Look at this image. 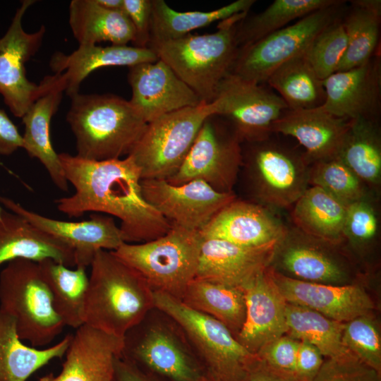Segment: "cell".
<instances>
[{"instance_id":"1","label":"cell","mask_w":381,"mask_h":381,"mask_svg":"<svg viewBox=\"0 0 381 381\" xmlns=\"http://www.w3.org/2000/svg\"><path fill=\"white\" fill-rule=\"evenodd\" d=\"M59 157L67 181L75 188L72 195L54 200L62 213L69 217L85 212L116 217L124 242L128 243L152 241L171 229V224L144 198L141 172L131 156L95 161L62 152Z\"/></svg>"},{"instance_id":"2","label":"cell","mask_w":381,"mask_h":381,"mask_svg":"<svg viewBox=\"0 0 381 381\" xmlns=\"http://www.w3.org/2000/svg\"><path fill=\"white\" fill-rule=\"evenodd\" d=\"M85 324L124 337L155 308L145 279L111 250H100L91 265Z\"/></svg>"},{"instance_id":"3","label":"cell","mask_w":381,"mask_h":381,"mask_svg":"<svg viewBox=\"0 0 381 381\" xmlns=\"http://www.w3.org/2000/svg\"><path fill=\"white\" fill-rule=\"evenodd\" d=\"M70 98L66 121L80 157L103 161L128 155L147 126L129 100L119 96L78 92Z\"/></svg>"},{"instance_id":"4","label":"cell","mask_w":381,"mask_h":381,"mask_svg":"<svg viewBox=\"0 0 381 381\" xmlns=\"http://www.w3.org/2000/svg\"><path fill=\"white\" fill-rule=\"evenodd\" d=\"M248 13L236 14L219 22L213 33L189 34L176 40L150 44L148 48L202 102L210 103L220 83L231 71L238 52L236 25Z\"/></svg>"},{"instance_id":"5","label":"cell","mask_w":381,"mask_h":381,"mask_svg":"<svg viewBox=\"0 0 381 381\" xmlns=\"http://www.w3.org/2000/svg\"><path fill=\"white\" fill-rule=\"evenodd\" d=\"M0 309L15 319L20 339L35 348L51 344L65 327L33 260H12L0 272Z\"/></svg>"},{"instance_id":"6","label":"cell","mask_w":381,"mask_h":381,"mask_svg":"<svg viewBox=\"0 0 381 381\" xmlns=\"http://www.w3.org/2000/svg\"><path fill=\"white\" fill-rule=\"evenodd\" d=\"M153 297L155 308L180 327L206 365L208 375L217 381H246L259 358L240 344L224 325L166 293L153 291Z\"/></svg>"},{"instance_id":"7","label":"cell","mask_w":381,"mask_h":381,"mask_svg":"<svg viewBox=\"0 0 381 381\" xmlns=\"http://www.w3.org/2000/svg\"><path fill=\"white\" fill-rule=\"evenodd\" d=\"M201 242L199 231L171 225L162 236L144 243H123L113 253L135 269L152 291L181 300L196 277Z\"/></svg>"},{"instance_id":"8","label":"cell","mask_w":381,"mask_h":381,"mask_svg":"<svg viewBox=\"0 0 381 381\" xmlns=\"http://www.w3.org/2000/svg\"><path fill=\"white\" fill-rule=\"evenodd\" d=\"M214 115L211 103L179 109L148 123L128 155L142 179H167L179 169L205 121Z\"/></svg>"},{"instance_id":"9","label":"cell","mask_w":381,"mask_h":381,"mask_svg":"<svg viewBox=\"0 0 381 381\" xmlns=\"http://www.w3.org/2000/svg\"><path fill=\"white\" fill-rule=\"evenodd\" d=\"M346 6L345 1L337 0L292 25L238 48L231 73L246 80L265 84L277 68L306 53L315 37L343 13Z\"/></svg>"},{"instance_id":"10","label":"cell","mask_w":381,"mask_h":381,"mask_svg":"<svg viewBox=\"0 0 381 381\" xmlns=\"http://www.w3.org/2000/svg\"><path fill=\"white\" fill-rule=\"evenodd\" d=\"M35 2L21 1L9 28L0 38V95L11 112L18 118L23 117L57 77L56 73L47 75L39 84L27 77L25 64L37 54L46 32L43 25L34 32L23 29V18Z\"/></svg>"},{"instance_id":"11","label":"cell","mask_w":381,"mask_h":381,"mask_svg":"<svg viewBox=\"0 0 381 381\" xmlns=\"http://www.w3.org/2000/svg\"><path fill=\"white\" fill-rule=\"evenodd\" d=\"M272 135L248 143L252 145L248 164L258 198L267 205L286 208L309 187L311 163L304 152L273 139Z\"/></svg>"},{"instance_id":"12","label":"cell","mask_w":381,"mask_h":381,"mask_svg":"<svg viewBox=\"0 0 381 381\" xmlns=\"http://www.w3.org/2000/svg\"><path fill=\"white\" fill-rule=\"evenodd\" d=\"M210 103L214 115L229 121L241 143L270 138L273 123L289 109L269 86L231 73L222 81Z\"/></svg>"},{"instance_id":"13","label":"cell","mask_w":381,"mask_h":381,"mask_svg":"<svg viewBox=\"0 0 381 381\" xmlns=\"http://www.w3.org/2000/svg\"><path fill=\"white\" fill-rule=\"evenodd\" d=\"M241 143L234 129L224 131L215 121V115H211L179 169L166 180L174 185L202 181L217 191L232 192L243 163Z\"/></svg>"},{"instance_id":"14","label":"cell","mask_w":381,"mask_h":381,"mask_svg":"<svg viewBox=\"0 0 381 381\" xmlns=\"http://www.w3.org/2000/svg\"><path fill=\"white\" fill-rule=\"evenodd\" d=\"M141 188L145 200L171 225L197 231L236 199L233 191L219 192L198 180L174 185L166 179H142Z\"/></svg>"},{"instance_id":"15","label":"cell","mask_w":381,"mask_h":381,"mask_svg":"<svg viewBox=\"0 0 381 381\" xmlns=\"http://www.w3.org/2000/svg\"><path fill=\"white\" fill-rule=\"evenodd\" d=\"M0 204L71 248L75 267L87 268L99 250L114 251L125 243L119 226L111 216L92 213L87 220L67 222L30 210L8 197L0 195Z\"/></svg>"},{"instance_id":"16","label":"cell","mask_w":381,"mask_h":381,"mask_svg":"<svg viewBox=\"0 0 381 381\" xmlns=\"http://www.w3.org/2000/svg\"><path fill=\"white\" fill-rule=\"evenodd\" d=\"M122 356L171 381H197L202 375L184 343L168 325L155 323L124 337Z\"/></svg>"},{"instance_id":"17","label":"cell","mask_w":381,"mask_h":381,"mask_svg":"<svg viewBox=\"0 0 381 381\" xmlns=\"http://www.w3.org/2000/svg\"><path fill=\"white\" fill-rule=\"evenodd\" d=\"M131 105L146 123L202 102L163 61L128 67Z\"/></svg>"},{"instance_id":"18","label":"cell","mask_w":381,"mask_h":381,"mask_svg":"<svg viewBox=\"0 0 381 381\" xmlns=\"http://www.w3.org/2000/svg\"><path fill=\"white\" fill-rule=\"evenodd\" d=\"M325 101L321 107L340 118L379 121L381 111V55L366 63L337 71L322 80Z\"/></svg>"},{"instance_id":"19","label":"cell","mask_w":381,"mask_h":381,"mask_svg":"<svg viewBox=\"0 0 381 381\" xmlns=\"http://www.w3.org/2000/svg\"><path fill=\"white\" fill-rule=\"evenodd\" d=\"M336 244L308 236L295 226L279 242L272 262L299 280L343 285L349 271L332 248Z\"/></svg>"},{"instance_id":"20","label":"cell","mask_w":381,"mask_h":381,"mask_svg":"<svg viewBox=\"0 0 381 381\" xmlns=\"http://www.w3.org/2000/svg\"><path fill=\"white\" fill-rule=\"evenodd\" d=\"M124 345V337L84 324L72 334L60 373L38 381H113L115 361Z\"/></svg>"},{"instance_id":"21","label":"cell","mask_w":381,"mask_h":381,"mask_svg":"<svg viewBox=\"0 0 381 381\" xmlns=\"http://www.w3.org/2000/svg\"><path fill=\"white\" fill-rule=\"evenodd\" d=\"M278 243L248 248L202 238L195 278L243 290L272 265Z\"/></svg>"},{"instance_id":"22","label":"cell","mask_w":381,"mask_h":381,"mask_svg":"<svg viewBox=\"0 0 381 381\" xmlns=\"http://www.w3.org/2000/svg\"><path fill=\"white\" fill-rule=\"evenodd\" d=\"M246 315L236 337L248 351L258 355L287 332V302L276 284L270 267L243 289Z\"/></svg>"},{"instance_id":"23","label":"cell","mask_w":381,"mask_h":381,"mask_svg":"<svg viewBox=\"0 0 381 381\" xmlns=\"http://www.w3.org/2000/svg\"><path fill=\"white\" fill-rule=\"evenodd\" d=\"M272 276L288 303L301 306L332 320L346 322L368 315L374 303L367 292L359 285L305 282L274 270Z\"/></svg>"},{"instance_id":"24","label":"cell","mask_w":381,"mask_h":381,"mask_svg":"<svg viewBox=\"0 0 381 381\" xmlns=\"http://www.w3.org/2000/svg\"><path fill=\"white\" fill-rule=\"evenodd\" d=\"M288 227L261 205L235 199L200 231L202 239H220L248 248L279 242Z\"/></svg>"},{"instance_id":"25","label":"cell","mask_w":381,"mask_h":381,"mask_svg":"<svg viewBox=\"0 0 381 381\" xmlns=\"http://www.w3.org/2000/svg\"><path fill=\"white\" fill-rule=\"evenodd\" d=\"M352 120L337 117L321 107L286 109L273 123V134L295 138L310 162L337 157Z\"/></svg>"},{"instance_id":"26","label":"cell","mask_w":381,"mask_h":381,"mask_svg":"<svg viewBox=\"0 0 381 381\" xmlns=\"http://www.w3.org/2000/svg\"><path fill=\"white\" fill-rule=\"evenodd\" d=\"M56 74L57 77L54 83L35 101L22 117L24 124L22 148L30 157L41 162L59 190L68 192V182L50 136L51 121L58 110L66 89L63 74Z\"/></svg>"},{"instance_id":"27","label":"cell","mask_w":381,"mask_h":381,"mask_svg":"<svg viewBox=\"0 0 381 381\" xmlns=\"http://www.w3.org/2000/svg\"><path fill=\"white\" fill-rule=\"evenodd\" d=\"M158 60L150 48H138L128 45H79L74 52L67 54L54 53L49 67L54 73H62L65 92L69 97L79 92L83 81L93 71L107 66H128Z\"/></svg>"},{"instance_id":"28","label":"cell","mask_w":381,"mask_h":381,"mask_svg":"<svg viewBox=\"0 0 381 381\" xmlns=\"http://www.w3.org/2000/svg\"><path fill=\"white\" fill-rule=\"evenodd\" d=\"M47 258L69 267L76 266L71 248L20 214L4 209L0 214V267L16 259L40 262Z\"/></svg>"},{"instance_id":"29","label":"cell","mask_w":381,"mask_h":381,"mask_svg":"<svg viewBox=\"0 0 381 381\" xmlns=\"http://www.w3.org/2000/svg\"><path fill=\"white\" fill-rule=\"evenodd\" d=\"M71 337L67 334L46 349L28 346L19 337L15 319L0 309V381H26L52 360L62 358Z\"/></svg>"},{"instance_id":"30","label":"cell","mask_w":381,"mask_h":381,"mask_svg":"<svg viewBox=\"0 0 381 381\" xmlns=\"http://www.w3.org/2000/svg\"><path fill=\"white\" fill-rule=\"evenodd\" d=\"M68 23L79 45H96L102 42L127 45L134 40V30L127 16L123 11L106 9L95 0H72Z\"/></svg>"},{"instance_id":"31","label":"cell","mask_w":381,"mask_h":381,"mask_svg":"<svg viewBox=\"0 0 381 381\" xmlns=\"http://www.w3.org/2000/svg\"><path fill=\"white\" fill-rule=\"evenodd\" d=\"M291 219L303 233L330 243L344 240L347 207L323 189L310 186L293 205Z\"/></svg>"},{"instance_id":"32","label":"cell","mask_w":381,"mask_h":381,"mask_svg":"<svg viewBox=\"0 0 381 381\" xmlns=\"http://www.w3.org/2000/svg\"><path fill=\"white\" fill-rule=\"evenodd\" d=\"M341 18L347 48L337 71L359 66L380 54L381 1H351Z\"/></svg>"},{"instance_id":"33","label":"cell","mask_w":381,"mask_h":381,"mask_svg":"<svg viewBox=\"0 0 381 381\" xmlns=\"http://www.w3.org/2000/svg\"><path fill=\"white\" fill-rule=\"evenodd\" d=\"M50 290L53 306L65 326L77 329L85 324L89 276L86 268L69 267L52 259L38 262Z\"/></svg>"},{"instance_id":"34","label":"cell","mask_w":381,"mask_h":381,"mask_svg":"<svg viewBox=\"0 0 381 381\" xmlns=\"http://www.w3.org/2000/svg\"><path fill=\"white\" fill-rule=\"evenodd\" d=\"M255 2L254 0H237L210 11L181 12L170 7L164 0H152L150 44L176 40L214 22L248 13Z\"/></svg>"},{"instance_id":"35","label":"cell","mask_w":381,"mask_h":381,"mask_svg":"<svg viewBox=\"0 0 381 381\" xmlns=\"http://www.w3.org/2000/svg\"><path fill=\"white\" fill-rule=\"evenodd\" d=\"M379 121L357 119L338 157L373 193L381 183V133Z\"/></svg>"},{"instance_id":"36","label":"cell","mask_w":381,"mask_h":381,"mask_svg":"<svg viewBox=\"0 0 381 381\" xmlns=\"http://www.w3.org/2000/svg\"><path fill=\"white\" fill-rule=\"evenodd\" d=\"M181 301L188 307L217 320L236 337L245 320L243 290L195 278L187 286Z\"/></svg>"},{"instance_id":"37","label":"cell","mask_w":381,"mask_h":381,"mask_svg":"<svg viewBox=\"0 0 381 381\" xmlns=\"http://www.w3.org/2000/svg\"><path fill=\"white\" fill-rule=\"evenodd\" d=\"M265 83L286 103L289 109H314L325 101V91L305 53L277 68Z\"/></svg>"},{"instance_id":"38","label":"cell","mask_w":381,"mask_h":381,"mask_svg":"<svg viewBox=\"0 0 381 381\" xmlns=\"http://www.w3.org/2000/svg\"><path fill=\"white\" fill-rule=\"evenodd\" d=\"M286 322L291 337L315 346L330 360L355 357L346 348L342 336L345 322H340L310 308L288 303Z\"/></svg>"},{"instance_id":"39","label":"cell","mask_w":381,"mask_h":381,"mask_svg":"<svg viewBox=\"0 0 381 381\" xmlns=\"http://www.w3.org/2000/svg\"><path fill=\"white\" fill-rule=\"evenodd\" d=\"M337 0H275L262 12L241 20L236 30L238 48L250 45L288 24L315 11L334 4Z\"/></svg>"},{"instance_id":"40","label":"cell","mask_w":381,"mask_h":381,"mask_svg":"<svg viewBox=\"0 0 381 381\" xmlns=\"http://www.w3.org/2000/svg\"><path fill=\"white\" fill-rule=\"evenodd\" d=\"M309 185L318 186L346 206L373 192L338 157L311 164Z\"/></svg>"},{"instance_id":"41","label":"cell","mask_w":381,"mask_h":381,"mask_svg":"<svg viewBox=\"0 0 381 381\" xmlns=\"http://www.w3.org/2000/svg\"><path fill=\"white\" fill-rule=\"evenodd\" d=\"M342 14L315 37L305 53L316 75L322 80L337 71L347 48Z\"/></svg>"},{"instance_id":"42","label":"cell","mask_w":381,"mask_h":381,"mask_svg":"<svg viewBox=\"0 0 381 381\" xmlns=\"http://www.w3.org/2000/svg\"><path fill=\"white\" fill-rule=\"evenodd\" d=\"M362 315L344 323L342 340L358 361L380 373L381 340L374 322Z\"/></svg>"},{"instance_id":"43","label":"cell","mask_w":381,"mask_h":381,"mask_svg":"<svg viewBox=\"0 0 381 381\" xmlns=\"http://www.w3.org/2000/svg\"><path fill=\"white\" fill-rule=\"evenodd\" d=\"M371 196L347 207L344 224V240L361 247L373 243L380 231L378 211Z\"/></svg>"},{"instance_id":"44","label":"cell","mask_w":381,"mask_h":381,"mask_svg":"<svg viewBox=\"0 0 381 381\" xmlns=\"http://www.w3.org/2000/svg\"><path fill=\"white\" fill-rule=\"evenodd\" d=\"M299 341L282 336L258 353L259 360L272 370L296 380V363Z\"/></svg>"},{"instance_id":"45","label":"cell","mask_w":381,"mask_h":381,"mask_svg":"<svg viewBox=\"0 0 381 381\" xmlns=\"http://www.w3.org/2000/svg\"><path fill=\"white\" fill-rule=\"evenodd\" d=\"M380 374L356 357L329 359L312 381H380Z\"/></svg>"},{"instance_id":"46","label":"cell","mask_w":381,"mask_h":381,"mask_svg":"<svg viewBox=\"0 0 381 381\" xmlns=\"http://www.w3.org/2000/svg\"><path fill=\"white\" fill-rule=\"evenodd\" d=\"M152 0H123V11L135 32L133 47L148 48L150 41Z\"/></svg>"},{"instance_id":"47","label":"cell","mask_w":381,"mask_h":381,"mask_svg":"<svg viewBox=\"0 0 381 381\" xmlns=\"http://www.w3.org/2000/svg\"><path fill=\"white\" fill-rule=\"evenodd\" d=\"M320 351L311 344L299 341L296 377L298 381H312L320 370L323 361Z\"/></svg>"},{"instance_id":"48","label":"cell","mask_w":381,"mask_h":381,"mask_svg":"<svg viewBox=\"0 0 381 381\" xmlns=\"http://www.w3.org/2000/svg\"><path fill=\"white\" fill-rule=\"evenodd\" d=\"M22 147V135L4 109L0 108V155L9 156Z\"/></svg>"},{"instance_id":"49","label":"cell","mask_w":381,"mask_h":381,"mask_svg":"<svg viewBox=\"0 0 381 381\" xmlns=\"http://www.w3.org/2000/svg\"><path fill=\"white\" fill-rule=\"evenodd\" d=\"M113 381H154L144 373L134 362L123 357L117 358Z\"/></svg>"},{"instance_id":"50","label":"cell","mask_w":381,"mask_h":381,"mask_svg":"<svg viewBox=\"0 0 381 381\" xmlns=\"http://www.w3.org/2000/svg\"><path fill=\"white\" fill-rule=\"evenodd\" d=\"M246 381H298L266 366L260 360L250 368Z\"/></svg>"},{"instance_id":"51","label":"cell","mask_w":381,"mask_h":381,"mask_svg":"<svg viewBox=\"0 0 381 381\" xmlns=\"http://www.w3.org/2000/svg\"><path fill=\"white\" fill-rule=\"evenodd\" d=\"M95 1L100 6L106 9L123 11V0H95Z\"/></svg>"},{"instance_id":"52","label":"cell","mask_w":381,"mask_h":381,"mask_svg":"<svg viewBox=\"0 0 381 381\" xmlns=\"http://www.w3.org/2000/svg\"><path fill=\"white\" fill-rule=\"evenodd\" d=\"M197 381H217L210 375H202Z\"/></svg>"},{"instance_id":"53","label":"cell","mask_w":381,"mask_h":381,"mask_svg":"<svg viewBox=\"0 0 381 381\" xmlns=\"http://www.w3.org/2000/svg\"><path fill=\"white\" fill-rule=\"evenodd\" d=\"M3 210H4V208L1 207V205L0 204V214H1Z\"/></svg>"},{"instance_id":"54","label":"cell","mask_w":381,"mask_h":381,"mask_svg":"<svg viewBox=\"0 0 381 381\" xmlns=\"http://www.w3.org/2000/svg\"><path fill=\"white\" fill-rule=\"evenodd\" d=\"M0 166H1V167H4V164H3V162H1V159H0Z\"/></svg>"}]
</instances>
